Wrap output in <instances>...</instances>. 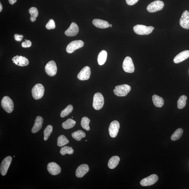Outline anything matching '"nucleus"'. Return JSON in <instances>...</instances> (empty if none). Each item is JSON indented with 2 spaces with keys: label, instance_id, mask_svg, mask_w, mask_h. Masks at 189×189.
Masks as SVG:
<instances>
[{
  "label": "nucleus",
  "instance_id": "f257e3e1",
  "mask_svg": "<svg viewBox=\"0 0 189 189\" xmlns=\"http://www.w3.org/2000/svg\"><path fill=\"white\" fill-rule=\"evenodd\" d=\"M131 87L129 85L124 84L116 86L113 92L116 95L120 97L126 96L130 92Z\"/></svg>",
  "mask_w": 189,
  "mask_h": 189
},
{
  "label": "nucleus",
  "instance_id": "f03ea898",
  "mask_svg": "<svg viewBox=\"0 0 189 189\" xmlns=\"http://www.w3.org/2000/svg\"><path fill=\"white\" fill-rule=\"evenodd\" d=\"M134 31L137 34L145 35L151 33L154 30L153 27L146 26L142 25H137L134 27Z\"/></svg>",
  "mask_w": 189,
  "mask_h": 189
},
{
  "label": "nucleus",
  "instance_id": "7ed1b4c3",
  "mask_svg": "<svg viewBox=\"0 0 189 189\" xmlns=\"http://www.w3.org/2000/svg\"><path fill=\"white\" fill-rule=\"evenodd\" d=\"M44 92L45 88L44 86L41 84H38L35 85L32 89V96L34 99L39 100L43 97Z\"/></svg>",
  "mask_w": 189,
  "mask_h": 189
},
{
  "label": "nucleus",
  "instance_id": "20e7f679",
  "mask_svg": "<svg viewBox=\"0 0 189 189\" xmlns=\"http://www.w3.org/2000/svg\"><path fill=\"white\" fill-rule=\"evenodd\" d=\"M1 105L3 108L8 113H11L13 110L14 103L10 97L7 96L4 97L1 100Z\"/></svg>",
  "mask_w": 189,
  "mask_h": 189
},
{
  "label": "nucleus",
  "instance_id": "39448f33",
  "mask_svg": "<svg viewBox=\"0 0 189 189\" xmlns=\"http://www.w3.org/2000/svg\"><path fill=\"white\" fill-rule=\"evenodd\" d=\"M104 104V98L100 92L94 94L93 98V107L96 110H99L103 108Z\"/></svg>",
  "mask_w": 189,
  "mask_h": 189
},
{
  "label": "nucleus",
  "instance_id": "423d86ee",
  "mask_svg": "<svg viewBox=\"0 0 189 189\" xmlns=\"http://www.w3.org/2000/svg\"><path fill=\"white\" fill-rule=\"evenodd\" d=\"M84 45V42L82 40H75L70 42L67 46L66 51L68 53H72L76 50L83 47Z\"/></svg>",
  "mask_w": 189,
  "mask_h": 189
},
{
  "label": "nucleus",
  "instance_id": "0eeeda50",
  "mask_svg": "<svg viewBox=\"0 0 189 189\" xmlns=\"http://www.w3.org/2000/svg\"><path fill=\"white\" fill-rule=\"evenodd\" d=\"M164 4L163 1H156L148 5L147 10L150 12L153 13L161 10L163 8Z\"/></svg>",
  "mask_w": 189,
  "mask_h": 189
},
{
  "label": "nucleus",
  "instance_id": "6e6552de",
  "mask_svg": "<svg viewBox=\"0 0 189 189\" xmlns=\"http://www.w3.org/2000/svg\"><path fill=\"white\" fill-rule=\"evenodd\" d=\"M123 68L125 72L132 73L134 71V67L132 59L130 57L125 58L123 63Z\"/></svg>",
  "mask_w": 189,
  "mask_h": 189
},
{
  "label": "nucleus",
  "instance_id": "1a4fd4ad",
  "mask_svg": "<svg viewBox=\"0 0 189 189\" xmlns=\"http://www.w3.org/2000/svg\"><path fill=\"white\" fill-rule=\"evenodd\" d=\"M12 161L11 156H7L2 161L0 167V171L1 175L5 176L7 174L8 170Z\"/></svg>",
  "mask_w": 189,
  "mask_h": 189
},
{
  "label": "nucleus",
  "instance_id": "9d476101",
  "mask_svg": "<svg viewBox=\"0 0 189 189\" xmlns=\"http://www.w3.org/2000/svg\"><path fill=\"white\" fill-rule=\"evenodd\" d=\"M45 71L48 76H55L57 72V67L55 62L52 60L48 63L45 67Z\"/></svg>",
  "mask_w": 189,
  "mask_h": 189
},
{
  "label": "nucleus",
  "instance_id": "9b49d317",
  "mask_svg": "<svg viewBox=\"0 0 189 189\" xmlns=\"http://www.w3.org/2000/svg\"><path fill=\"white\" fill-rule=\"evenodd\" d=\"M158 178L157 175L153 174L140 181V184L142 186H148L152 185L157 182Z\"/></svg>",
  "mask_w": 189,
  "mask_h": 189
},
{
  "label": "nucleus",
  "instance_id": "f8f14e48",
  "mask_svg": "<svg viewBox=\"0 0 189 189\" xmlns=\"http://www.w3.org/2000/svg\"><path fill=\"white\" fill-rule=\"evenodd\" d=\"M120 128V124L118 121H114L111 122L109 128V132L110 136L112 138L116 137Z\"/></svg>",
  "mask_w": 189,
  "mask_h": 189
},
{
  "label": "nucleus",
  "instance_id": "ddd939ff",
  "mask_svg": "<svg viewBox=\"0 0 189 189\" xmlns=\"http://www.w3.org/2000/svg\"><path fill=\"white\" fill-rule=\"evenodd\" d=\"M13 62L19 66H27L29 64V61L26 57L22 56L17 55L13 57Z\"/></svg>",
  "mask_w": 189,
  "mask_h": 189
},
{
  "label": "nucleus",
  "instance_id": "4468645a",
  "mask_svg": "<svg viewBox=\"0 0 189 189\" xmlns=\"http://www.w3.org/2000/svg\"><path fill=\"white\" fill-rule=\"evenodd\" d=\"M90 75H91V70L90 67L88 66H86L81 70L79 73L77 77L80 80H87L89 79Z\"/></svg>",
  "mask_w": 189,
  "mask_h": 189
},
{
  "label": "nucleus",
  "instance_id": "2eb2a0df",
  "mask_svg": "<svg viewBox=\"0 0 189 189\" xmlns=\"http://www.w3.org/2000/svg\"><path fill=\"white\" fill-rule=\"evenodd\" d=\"M47 169L50 174L53 175L59 174L61 172L60 167L55 162L50 163L48 164Z\"/></svg>",
  "mask_w": 189,
  "mask_h": 189
},
{
  "label": "nucleus",
  "instance_id": "dca6fc26",
  "mask_svg": "<svg viewBox=\"0 0 189 189\" xmlns=\"http://www.w3.org/2000/svg\"><path fill=\"white\" fill-rule=\"evenodd\" d=\"M180 26L186 29H189V11H184L180 20Z\"/></svg>",
  "mask_w": 189,
  "mask_h": 189
},
{
  "label": "nucleus",
  "instance_id": "f3484780",
  "mask_svg": "<svg viewBox=\"0 0 189 189\" xmlns=\"http://www.w3.org/2000/svg\"><path fill=\"white\" fill-rule=\"evenodd\" d=\"M89 170V168L88 165L83 164L77 168L76 172V176L78 178H82L88 172Z\"/></svg>",
  "mask_w": 189,
  "mask_h": 189
},
{
  "label": "nucleus",
  "instance_id": "a211bd4d",
  "mask_svg": "<svg viewBox=\"0 0 189 189\" xmlns=\"http://www.w3.org/2000/svg\"><path fill=\"white\" fill-rule=\"evenodd\" d=\"M79 28L76 23H72L70 27L65 32V35L68 36H76L78 33Z\"/></svg>",
  "mask_w": 189,
  "mask_h": 189
},
{
  "label": "nucleus",
  "instance_id": "6ab92c4d",
  "mask_svg": "<svg viewBox=\"0 0 189 189\" xmlns=\"http://www.w3.org/2000/svg\"><path fill=\"white\" fill-rule=\"evenodd\" d=\"M44 119L40 116L36 117L35 120L34 124L32 129V132L33 134L37 132L42 128L43 124Z\"/></svg>",
  "mask_w": 189,
  "mask_h": 189
},
{
  "label": "nucleus",
  "instance_id": "aec40b11",
  "mask_svg": "<svg viewBox=\"0 0 189 189\" xmlns=\"http://www.w3.org/2000/svg\"><path fill=\"white\" fill-rule=\"evenodd\" d=\"M189 57V51L186 50L181 52L174 57L173 61L175 63H178L185 60Z\"/></svg>",
  "mask_w": 189,
  "mask_h": 189
},
{
  "label": "nucleus",
  "instance_id": "412c9836",
  "mask_svg": "<svg viewBox=\"0 0 189 189\" xmlns=\"http://www.w3.org/2000/svg\"><path fill=\"white\" fill-rule=\"evenodd\" d=\"M92 24L97 28H106L109 27V24L107 21L100 19H94L92 21Z\"/></svg>",
  "mask_w": 189,
  "mask_h": 189
},
{
  "label": "nucleus",
  "instance_id": "4be33fe9",
  "mask_svg": "<svg viewBox=\"0 0 189 189\" xmlns=\"http://www.w3.org/2000/svg\"><path fill=\"white\" fill-rule=\"evenodd\" d=\"M120 158L117 156H114L110 159L108 163V166L111 169H115L118 164Z\"/></svg>",
  "mask_w": 189,
  "mask_h": 189
},
{
  "label": "nucleus",
  "instance_id": "5701e85b",
  "mask_svg": "<svg viewBox=\"0 0 189 189\" xmlns=\"http://www.w3.org/2000/svg\"><path fill=\"white\" fill-rule=\"evenodd\" d=\"M107 57V53L105 50L102 51L99 53L97 58L98 64L102 65L105 64Z\"/></svg>",
  "mask_w": 189,
  "mask_h": 189
},
{
  "label": "nucleus",
  "instance_id": "b1692460",
  "mask_svg": "<svg viewBox=\"0 0 189 189\" xmlns=\"http://www.w3.org/2000/svg\"><path fill=\"white\" fill-rule=\"evenodd\" d=\"M152 101L156 107L159 108L162 107L164 105L163 98L159 96L154 94L152 96Z\"/></svg>",
  "mask_w": 189,
  "mask_h": 189
},
{
  "label": "nucleus",
  "instance_id": "393cba45",
  "mask_svg": "<svg viewBox=\"0 0 189 189\" xmlns=\"http://www.w3.org/2000/svg\"><path fill=\"white\" fill-rule=\"evenodd\" d=\"M72 137L75 140L78 141L81 140L82 138L85 137L86 136V133L83 131L79 130L72 133Z\"/></svg>",
  "mask_w": 189,
  "mask_h": 189
},
{
  "label": "nucleus",
  "instance_id": "a878e982",
  "mask_svg": "<svg viewBox=\"0 0 189 189\" xmlns=\"http://www.w3.org/2000/svg\"><path fill=\"white\" fill-rule=\"evenodd\" d=\"M29 12L31 15L30 20L32 22H34L38 17L39 12L38 9L36 7H31L29 9Z\"/></svg>",
  "mask_w": 189,
  "mask_h": 189
},
{
  "label": "nucleus",
  "instance_id": "bb28decb",
  "mask_svg": "<svg viewBox=\"0 0 189 189\" xmlns=\"http://www.w3.org/2000/svg\"><path fill=\"white\" fill-rule=\"evenodd\" d=\"M76 123V121L72 119L69 118L62 124L63 128L65 129H68L74 127Z\"/></svg>",
  "mask_w": 189,
  "mask_h": 189
},
{
  "label": "nucleus",
  "instance_id": "cd10ccee",
  "mask_svg": "<svg viewBox=\"0 0 189 189\" xmlns=\"http://www.w3.org/2000/svg\"><path fill=\"white\" fill-rule=\"evenodd\" d=\"M69 143V141L66 137L61 135L57 138V145L59 147H62Z\"/></svg>",
  "mask_w": 189,
  "mask_h": 189
},
{
  "label": "nucleus",
  "instance_id": "c85d7f7f",
  "mask_svg": "<svg viewBox=\"0 0 189 189\" xmlns=\"http://www.w3.org/2000/svg\"><path fill=\"white\" fill-rule=\"evenodd\" d=\"M187 100V97L186 96L182 95L180 96L177 102V105L178 109H182L185 107Z\"/></svg>",
  "mask_w": 189,
  "mask_h": 189
},
{
  "label": "nucleus",
  "instance_id": "c756f323",
  "mask_svg": "<svg viewBox=\"0 0 189 189\" xmlns=\"http://www.w3.org/2000/svg\"><path fill=\"white\" fill-rule=\"evenodd\" d=\"M90 119L88 117H83L81 121V124L82 127L85 130L89 131L90 130L89 124L90 122Z\"/></svg>",
  "mask_w": 189,
  "mask_h": 189
},
{
  "label": "nucleus",
  "instance_id": "7c9ffc66",
  "mask_svg": "<svg viewBox=\"0 0 189 189\" xmlns=\"http://www.w3.org/2000/svg\"><path fill=\"white\" fill-rule=\"evenodd\" d=\"M183 130L182 129H177L172 134L171 139L173 141H176L179 139L182 136Z\"/></svg>",
  "mask_w": 189,
  "mask_h": 189
},
{
  "label": "nucleus",
  "instance_id": "2f4dec72",
  "mask_svg": "<svg viewBox=\"0 0 189 189\" xmlns=\"http://www.w3.org/2000/svg\"><path fill=\"white\" fill-rule=\"evenodd\" d=\"M73 110V107L72 105H69L67 106L64 110L61 112L60 116L62 118H64L68 116L69 114L72 112Z\"/></svg>",
  "mask_w": 189,
  "mask_h": 189
},
{
  "label": "nucleus",
  "instance_id": "473e14b6",
  "mask_svg": "<svg viewBox=\"0 0 189 189\" xmlns=\"http://www.w3.org/2000/svg\"><path fill=\"white\" fill-rule=\"evenodd\" d=\"M74 150L72 147H69L68 146H65L62 148L60 150V153L63 156L66 154L72 155L74 153Z\"/></svg>",
  "mask_w": 189,
  "mask_h": 189
},
{
  "label": "nucleus",
  "instance_id": "72a5a7b5",
  "mask_svg": "<svg viewBox=\"0 0 189 189\" xmlns=\"http://www.w3.org/2000/svg\"><path fill=\"white\" fill-rule=\"evenodd\" d=\"M53 131V126L51 125H49L46 127L44 131V140H47L49 139L50 135Z\"/></svg>",
  "mask_w": 189,
  "mask_h": 189
},
{
  "label": "nucleus",
  "instance_id": "f704fd0d",
  "mask_svg": "<svg viewBox=\"0 0 189 189\" xmlns=\"http://www.w3.org/2000/svg\"><path fill=\"white\" fill-rule=\"evenodd\" d=\"M46 28L48 30L54 29L56 28L55 21L53 19H50L49 22L47 23L46 25Z\"/></svg>",
  "mask_w": 189,
  "mask_h": 189
},
{
  "label": "nucleus",
  "instance_id": "c9c22d12",
  "mask_svg": "<svg viewBox=\"0 0 189 189\" xmlns=\"http://www.w3.org/2000/svg\"><path fill=\"white\" fill-rule=\"evenodd\" d=\"M32 44V42L30 40H26V41L22 42V46L23 48L30 47L31 46Z\"/></svg>",
  "mask_w": 189,
  "mask_h": 189
},
{
  "label": "nucleus",
  "instance_id": "e433bc0d",
  "mask_svg": "<svg viewBox=\"0 0 189 189\" xmlns=\"http://www.w3.org/2000/svg\"><path fill=\"white\" fill-rule=\"evenodd\" d=\"M24 36L23 35H19L18 34H15L14 36L15 39L16 41H22Z\"/></svg>",
  "mask_w": 189,
  "mask_h": 189
},
{
  "label": "nucleus",
  "instance_id": "4c0bfd02",
  "mask_svg": "<svg viewBox=\"0 0 189 189\" xmlns=\"http://www.w3.org/2000/svg\"><path fill=\"white\" fill-rule=\"evenodd\" d=\"M139 0H126L127 4L129 5H134Z\"/></svg>",
  "mask_w": 189,
  "mask_h": 189
},
{
  "label": "nucleus",
  "instance_id": "58836bf2",
  "mask_svg": "<svg viewBox=\"0 0 189 189\" xmlns=\"http://www.w3.org/2000/svg\"><path fill=\"white\" fill-rule=\"evenodd\" d=\"M17 0H9V4L11 5H13L16 2Z\"/></svg>",
  "mask_w": 189,
  "mask_h": 189
},
{
  "label": "nucleus",
  "instance_id": "ea45409f",
  "mask_svg": "<svg viewBox=\"0 0 189 189\" xmlns=\"http://www.w3.org/2000/svg\"><path fill=\"white\" fill-rule=\"evenodd\" d=\"M3 9V6L2 5H1V3H0V12H1V11H2Z\"/></svg>",
  "mask_w": 189,
  "mask_h": 189
},
{
  "label": "nucleus",
  "instance_id": "a19ab883",
  "mask_svg": "<svg viewBox=\"0 0 189 189\" xmlns=\"http://www.w3.org/2000/svg\"><path fill=\"white\" fill-rule=\"evenodd\" d=\"M112 27V25L111 24H109V27H110V28H111Z\"/></svg>",
  "mask_w": 189,
  "mask_h": 189
},
{
  "label": "nucleus",
  "instance_id": "79ce46f5",
  "mask_svg": "<svg viewBox=\"0 0 189 189\" xmlns=\"http://www.w3.org/2000/svg\"><path fill=\"white\" fill-rule=\"evenodd\" d=\"M15 156H13V157H15Z\"/></svg>",
  "mask_w": 189,
  "mask_h": 189
},
{
  "label": "nucleus",
  "instance_id": "37998d69",
  "mask_svg": "<svg viewBox=\"0 0 189 189\" xmlns=\"http://www.w3.org/2000/svg\"><path fill=\"white\" fill-rule=\"evenodd\" d=\"M86 142H87V140H86Z\"/></svg>",
  "mask_w": 189,
  "mask_h": 189
}]
</instances>
